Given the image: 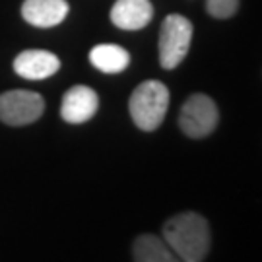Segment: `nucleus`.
<instances>
[{"instance_id":"nucleus-2","label":"nucleus","mask_w":262,"mask_h":262,"mask_svg":"<svg viewBox=\"0 0 262 262\" xmlns=\"http://www.w3.org/2000/svg\"><path fill=\"white\" fill-rule=\"evenodd\" d=\"M169 107V90L158 80L142 82L130 95L128 109L134 124L140 130L151 132L159 128Z\"/></svg>"},{"instance_id":"nucleus-3","label":"nucleus","mask_w":262,"mask_h":262,"mask_svg":"<svg viewBox=\"0 0 262 262\" xmlns=\"http://www.w3.org/2000/svg\"><path fill=\"white\" fill-rule=\"evenodd\" d=\"M192 41V24L181 14L163 19L159 31V62L165 70L177 68L187 56Z\"/></svg>"},{"instance_id":"nucleus-9","label":"nucleus","mask_w":262,"mask_h":262,"mask_svg":"<svg viewBox=\"0 0 262 262\" xmlns=\"http://www.w3.org/2000/svg\"><path fill=\"white\" fill-rule=\"evenodd\" d=\"M154 16L150 0H117L111 8V21L121 29L134 31L150 24Z\"/></svg>"},{"instance_id":"nucleus-1","label":"nucleus","mask_w":262,"mask_h":262,"mask_svg":"<svg viewBox=\"0 0 262 262\" xmlns=\"http://www.w3.org/2000/svg\"><path fill=\"white\" fill-rule=\"evenodd\" d=\"M163 239L183 262H202L210 251V225L196 212H183L163 225Z\"/></svg>"},{"instance_id":"nucleus-6","label":"nucleus","mask_w":262,"mask_h":262,"mask_svg":"<svg viewBox=\"0 0 262 262\" xmlns=\"http://www.w3.org/2000/svg\"><path fill=\"white\" fill-rule=\"evenodd\" d=\"M97 107H99V97L92 88L74 85L62 97L60 117H62V121L70 122V124H82L94 117L97 113Z\"/></svg>"},{"instance_id":"nucleus-5","label":"nucleus","mask_w":262,"mask_h":262,"mask_svg":"<svg viewBox=\"0 0 262 262\" xmlns=\"http://www.w3.org/2000/svg\"><path fill=\"white\" fill-rule=\"evenodd\" d=\"M45 111L43 97L28 90H10L0 94V121L8 126H26Z\"/></svg>"},{"instance_id":"nucleus-8","label":"nucleus","mask_w":262,"mask_h":262,"mask_svg":"<svg viewBox=\"0 0 262 262\" xmlns=\"http://www.w3.org/2000/svg\"><path fill=\"white\" fill-rule=\"evenodd\" d=\"M68 14L66 0H26L21 4L24 19L35 28H55Z\"/></svg>"},{"instance_id":"nucleus-7","label":"nucleus","mask_w":262,"mask_h":262,"mask_svg":"<svg viewBox=\"0 0 262 262\" xmlns=\"http://www.w3.org/2000/svg\"><path fill=\"white\" fill-rule=\"evenodd\" d=\"M58 68H60L58 56L49 51H41V49L24 51L14 60L16 74L26 80H45L49 76L56 74Z\"/></svg>"},{"instance_id":"nucleus-12","label":"nucleus","mask_w":262,"mask_h":262,"mask_svg":"<svg viewBox=\"0 0 262 262\" xmlns=\"http://www.w3.org/2000/svg\"><path fill=\"white\" fill-rule=\"evenodd\" d=\"M239 8V0H208L206 10L210 16L217 19L231 18Z\"/></svg>"},{"instance_id":"nucleus-4","label":"nucleus","mask_w":262,"mask_h":262,"mask_svg":"<svg viewBox=\"0 0 262 262\" xmlns=\"http://www.w3.org/2000/svg\"><path fill=\"white\" fill-rule=\"evenodd\" d=\"M220 121L217 105L204 94L190 95L179 115V126L190 138H204L212 134Z\"/></svg>"},{"instance_id":"nucleus-10","label":"nucleus","mask_w":262,"mask_h":262,"mask_svg":"<svg viewBox=\"0 0 262 262\" xmlns=\"http://www.w3.org/2000/svg\"><path fill=\"white\" fill-rule=\"evenodd\" d=\"M134 262H183L177 253L165 243L163 237L158 235H140L132 245Z\"/></svg>"},{"instance_id":"nucleus-11","label":"nucleus","mask_w":262,"mask_h":262,"mask_svg":"<svg viewBox=\"0 0 262 262\" xmlns=\"http://www.w3.org/2000/svg\"><path fill=\"white\" fill-rule=\"evenodd\" d=\"M90 62L105 74H119L128 66L130 55H128V51H124L119 45H109L107 43V45H97V47L92 49Z\"/></svg>"}]
</instances>
